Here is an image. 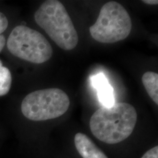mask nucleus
I'll list each match as a JSON object with an SVG mask.
<instances>
[{
  "label": "nucleus",
  "mask_w": 158,
  "mask_h": 158,
  "mask_svg": "<svg viewBox=\"0 0 158 158\" xmlns=\"http://www.w3.org/2000/svg\"><path fill=\"white\" fill-rule=\"evenodd\" d=\"M137 112L132 105L115 103L98 108L90 118L92 133L106 143L116 144L131 135L137 122Z\"/></svg>",
  "instance_id": "1"
},
{
  "label": "nucleus",
  "mask_w": 158,
  "mask_h": 158,
  "mask_svg": "<svg viewBox=\"0 0 158 158\" xmlns=\"http://www.w3.org/2000/svg\"><path fill=\"white\" fill-rule=\"evenodd\" d=\"M35 20L59 48L73 50L78 35L64 6L57 0H47L40 6Z\"/></svg>",
  "instance_id": "2"
},
{
  "label": "nucleus",
  "mask_w": 158,
  "mask_h": 158,
  "mask_svg": "<svg viewBox=\"0 0 158 158\" xmlns=\"http://www.w3.org/2000/svg\"><path fill=\"white\" fill-rule=\"evenodd\" d=\"M132 21L121 4L108 2L102 6L94 24L91 26V36L102 43H114L129 36Z\"/></svg>",
  "instance_id": "3"
},
{
  "label": "nucleus",
  "mask_w": 158,
  "mask_h": 158,
  "mask_svg": "<svg viewBox=\"0 0 158 158\" xmlns=\"http://www.w3.org/2000/svg\"><path fill=\"white\" fill-rule=\"evenodd\" d=\"M70 106V99L56 88L31 92L23 98L21 109L23 116L35 122L46 121L62 116Z\"/></svg>",
  "instance_id": "4"
},
{
  "label": "nucleus",
  "mask_w": 158,
  "mask_h": 158,
  "mask_svg": "<svg viewBox=\"0 0 158 158\" xmlns=\"http://www.w3.org/2000/svg\"><path fill=\"white\" fill-rule=\"evenodd\" d=\"M7 46L13 56L35 64L47 62L53 54V48L47 39L26 26H18L13 29Z\"/></svg>",
  "instance_id": "5"
},
{
  "label": "nucleus",
  "mask_w": 158,
  "mask_h": 158,
  "mask_svg": "<svg viewBox=\"0 0 158 158\" xmlns=\"http://www.w3.org/2000/svg\"><path fill=\"white\" fill-rule=\"evenodd\" d=\"M92 86L98 90V96L103 107H111L115 104L114 89L108 83L107 78L102 73L91 78Z\"/></svg>",
  "instance_id": "6"
},
{
  "label": "nucleus",
  "mask_w": 158,
  "mask_h": 158,
  "mask_svg": "<svg viewBox=\"0 0 158 158\" xmlns=\"http://www.w3.org/2000/svg\"><path fill=\"white\" fill-rule=\"evenodd\" d=\"M74 142L77 151L83 158H108L94 142L84 133H76Z\"/></svg>",
  "instance_id": "7"
},
{
  "label": "nucleus",
  "mask_w": 158,
  "mask_h": 158,
  "mask_svg": "<svg viewBox=\"0 0 158 158\" xmlns=\"http://www.w3.org/2000/svg\"><path fill=\"white\" fill-rule=\"evenodd\" d=\"M142 83L152 100L158 104V74L147 72L142 76Z\"/></svg>",
  "instance_id": "8"
},
{
  "label": "nucleus",
  "mask_w": 158,
  "mask_h": 158,
  "mask_svg": "<svg viewBox=\"0 0 158 158\" xmlns=\"http://www.w3.org/2000/svg\"><path fill=\"white\" fill-rule=\"evenodd\" d=\"M12 76L10 70L2 65L0 60V97L9 92L11 87Z\"/></svg>",
  "instance_id": "9"
},
{
  "label": "nucleus",
  "mask_w": 158,
  "mask_h": 158,
  "mask_svg": "<svg viewBox=\"0 0 158 158\" xmlns=\"http://www.w3.org/2000/svg\"><path fill=\"white\" fill-rule=\"evenodd\" d=\"M8 27V20L5 14L0 12V53L3 50L6 44V39L2 33Z\"/></svg>",
  "instance_id": "10"
},
{
  "label": "nucleus",
  "mask_w": 158,
  "mask_h": 158,
  "mask_svg": "<svg viewBox=\"0 0 158 158\" xmlns=\"http://www.w3.org/2000/svg\"><path fill=\"white\" fill-rule=\"evenodd\" d=\"M141 158H158V147H153L152 149L148 150Z\"/></svg>",
  "instance_id": "11"
},
{
  "label": "nucleus",
  "mask_w": 158,
  "mask_h": 158,
  "mask_svg": "<svg viewBox=\"0 0 158 158\" xmlns=\"http://www.w3.org/2000/svg\"><path fill=\"white\" fill-rule=\"evenodd\" d=\"M143 2L145 4H147V5H155L158 4V1H157V0H143Z\"/></svg>",
  "instance_id": "12"
}]
</instances>
